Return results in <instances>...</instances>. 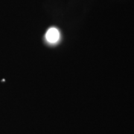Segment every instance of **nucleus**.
I'll list each match as a JSON object with an SVG mask.
<instances>
[{"instance_id":"nucleus-1","label":"nucleus","mask_w":134,"mask_h":134,"mask_svg":"<svg viewBox=\"0 0 134 134\" xmlns=\"http://www.w3.org/2000/svg\"><path fill=\"white\" fill-rule=\"evenodd\" d=\"M61 38L60 32L57 28L52 27L47 30L45 34V41L50 46H55L60 43Z\"/></svg>"}]
</instances>
